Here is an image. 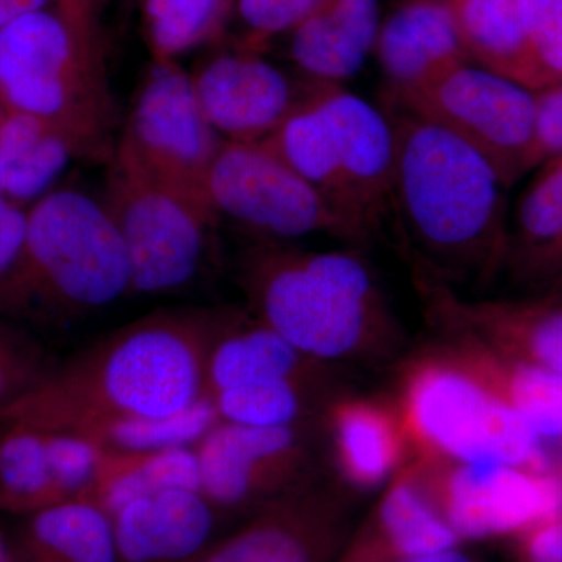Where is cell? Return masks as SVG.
I'll use <instances>...</instances> for the list:
<instances>
[{
  "mask_svg": "<svg viewBox=\"0 0 562 562\" xmlns=\"http://www.w3.org/2000/svg\"><path fill=\"white\" fill-rule=\"evenodd\" d=\"M235 308L157 310L58 362L38 390L0 417L94 443L132 422L171 419L206 398V364Z\"/></svg>",
  "mask_w": 562,
  "mask_h": 562,
  "instance_id": "1",
  "label": "cell"
},
{
  "mask_svg": "<svg viewBox=\"0 0 562 562\" xmlns=\"http://www.w3.org/2000/svg\"><path fill=\"white\" fill-rule=\"evenodd\" d=\"M382 109L394 136L390 225L413 279L482 290L508 257V188L452 133L387 99Z\"/></svg>",
  "mask_w": 562,
  "mask_h": 562,
  "instance_id": "2",
  "label": "cell"
},
{
  "mask_svg": "<svg viewBox=\"0 0 562 562\" xmlns=\"http://www.w3.org/2000/svg\"><path fill=\"white\" fill-rule=\"evenodd\" d=\"M238 281L247 310L314 360L379 364L401 349V324L361 251L258 241L243 255Z\"/></svg>",
  "mask_w": 562,
  "mask_h": 562,
  "instance_id": "3",
  "label": "cell"
},
{
  "mask_svg": "<svg viewBox=\"0 0 562 562\" xmlns=\"http://www.w3.org/2000/svg\"><path fill=\"white\" fill-rule=\"evenodd\" d=\"M127 295L131 260L103 203L76 190L38 199L29 211L24 257L0 310L63 325Z\"/></svg>",
  "mask_w": 562,
  "mask_h": 562,
  "instance_id": "4",
  "label": "cell"
},
{
  "mask_svg": "<svg viewBox=\"0 0 562 562\" xmlns=\"http://www.w3.org/2000/svg\"><path fill=\"white\" fill-rule=\"evenodd\" d=\"M394 405L412 457L550 471L541 436L487 390L442 339L402 366Z\"/></svg>",
  "mask_w": 562,
  "mask_h": 562,
  "instance_id": "5",
  "label": "cell"
},
{
  "mask_svg": "<svg viewBox=\"0 0 562 562\" xmlns=\"http://www.w3.org/2000/svg\"><path fill=\"white\" fill-rule=\"evenodd\" d=\"M101 202L127 249L132 295L172 294L199 279L220 222L209 203L155 176L122 140Z\"/></svg>",
  "mask_w": 562,
  "mask_h": 562,
  "instance_id": "6",
  "label": "cell"
},
{
  "mask_svg": "<svg viewBox=\"0 0 562 562\" xmlns=\"http://www.w3.org/2000/svg\"><path fill=\"white\" fill-rule=\"evenodd\" d=\"M0 102L60 124L94 154L103 149L113 111L103 58L60 13L32 11L0 27Z\"/></svg>",
  "mask_w": 562,
  "mask_h": 562,
  "instance_id": "7",
  "label": "cell"
},
{
  "mask_svg": "<svg viewBox=\"0 0 562 562\" xmlns=\"http://www.w3.org/2000/svg\"><path fill=\"white\" fill-rule=\"evenodd\" d=\"M384 99L439 125L490 162L506 188L541 166L536 92L461 63Z\"/></svg>",
  "mask_w": 562,
  "mask_h": 562,
  "instance_id": "8",
  "label": "cell"
},
{
  "mask_svg": "<svg viewBox=\"0 0 562 562\" xmlns=\"http://www.w3.org/2000/svg\"><path fill=\"white\" fill-rule=\"evenodd\" d=\"M203 188L217 216L231 217L260 241L324 233L361 249L319 192L262 143L224 140Z\"/></svg>",
  "mask_w": 562,
  "mask_h": 562,
  "instance_id": "9",
  "label": "cell"
},
{
  "mask_svg": "<svg viewBox=\"0 0 562 562\" xmlns=\"http://www.w3.org/2000/svg\"><path fill=\"white\" fill-rule=\"evenodd\" d=\"M319 422L294 427L220 422L192 449L201 491L220 512L235 513L313 482L321 476L314 446Z\"/></svg>",
  "mask_w": 562,
  "mask_h": 562,
  "instance_id": "10",
  "label": "cell"
},
{
  "mask_svg": "<svg viewBox=\"0 0 562 562\" xmlns=\"http://www.w3.org/2000/svg\"><path fill=\"white\" fill-rule=\"evenodd\" d=\"M327 125L330 202L361 246L390 225L394 136L390 117L342 85L317 83Z\"/></svg>",
  "mask_w": 562,
  "mask_h": 562,
  "instance_id": "11",
  "label": "cell"
},
{
  "mask_svg": "<svg viewBox=\"0 0 562 562\" xmlns=\"http://www.w3.org/2000/svg\"><path fill=\"white\" fill-rule=\"evenodd\" d=\"M409 461L458 538H487L561 516L562 476L552 471L438 458Z\"/></svg>",
  "mask_w": 562,
  "mask_h": 562,
  "instance_id": "12",
  "label": "cell"
},
{
  "mask_svg": "<svg viewBox=\"0 0 562 562\" xmlns=\"http://www.w3.org/2000/svg\"><path fill=\"white\" fill-rule=\"evenodd\" d=\"M121 140L155 176L210 205L203 184L224 139L206 121L191 74L179 63L154 60Z\"/></svg>",
  "mask_w": 562,
  "mask_h": 562,
  "instance_id": "13",
  "label": "cell"
},
{
  "mask_svg": "<svg viewBox=\"0 0 562 562\" xmlns=\"http://www.w3.org/2000/svg\"><path fill=\"white\" fill-rule=\"evenodd\" d=\"M414 280L428 322L442 336L473 339L562 375V297L469 299L442 284Z\"/></svg>",
  "mask_w": 562,
  "mask_h": 562,
  "instance_id": "14",
  "label": "cell"
},
{
  "mask_svg": "<svg viewBox=\"0 0 562 562\" xmlns=\"http://www.w3.org/2000/svg\"><path fill=\"white\" fill-rule=\"evenodd\" d=\"M191 80L206 121L222 139L233 143L269 138L316 83H297L258 52L239 47L202 61Z\"/></svg>",
  "mask_w": 562,
  "mask_h": 562,
  "instance_id": "15",
  "label": "cell"
},
{
  "mask_svg": "<svg viewBox=\"0 0 562 562\" xmlns=\"http://www.w3.org/2000/svg\"><path fill=\"white\" fill-rule=\"evenodd\" d=\"M222 514L199 487L138 495L111 514L117 562H190L216 541Z\"/></svg>",
  "mask_w": 562,
  "mask_h": 562,
  "instance_id": "16",
  "label": "cell"
},
{
  "mask_svg": "<svg viewBox=\"0 0 562 562\" xmlns=\"http://www.w3.org/2000/svg\"><path fill=\"white\" fill-rule=\"evenodd\" d=\"M321 425L336 473L353 490L371 491L390 483L412 457L394 402L344 391L325 408Z\"/></svg>",
  "mask_w": 562,
  "mask_h": 562,
  "instance_id": "17",
  "label": "cell"
},
{
  "mask_svg": "<svg viewBox=\"0 0 562 562\" xmlns=\"http://www.w3.org/2000/svg\"><path fill=\"white\" fill-rule=\"evenodd\" d=\"M317 476L266 505L249 524L216 539L190 562H319L328 490Z\"/></svg>",
  "mask_w": 562,
  "mask_h": 562,
  "instance_id": "18",
  "label": "cell"
},
{
  "mask_svg": "<svg viewBox=\"0 0 562 562\" xmlns=\"http://www.w3.org/2000/svg\"><path fill=\"white\" fill-rule=\"evenodd\" d=\"M341 368L302 353L249 310H233L206 364V398L233 387L341 375Z\"/></svg>",
  "mask_w": 562,
  "mask_h": 562,
  "instance_id": "19",
  "label": "cell"
},
{
  "mask_svg": "<svg viewBox=\"0 0 562 562\" xmlns=\"http://www.w3.org/2000/svg\"><path fill=\"white\" fill-rule=\"evenodd\" d=\"M387 90L401 91L469 61L447 0H409L395 10L375 41Z\"/></svg>",
  "mask_w": 562,
  "mask_h": 562,
  "instance_id": "20",
  "label": "cell"
},
{
  "mask_svg": "<svg viewBox=\"0 0 562 562\" xmlns=\"http://www.w3.org/2000/svg\"><path fill=\"white\" fill-rule=\"evenodd\" d=\"M505 269L536 292L562 286V155L543 161L520 194Z\"/></svg>",
  "mask_w": 562,
  "mask_h": 562,
  "instance_id": "21",
  "label": "cell"
},
{
  "mask_svg": "<svg viewBox=\"0 0 562 562\" xmlns=\"http://www.w3.org/2000/svg\"><path fill=\"white\" fill-rule=\"evenodd\" d=\"M379 36V0H325L292 31L291 58L308 80L342 85L357 76Z\"/></svg>",
  "mask_w": 562,
  "mask_h": 562,
  "instance_id": "22",
  "label": "cell"
},
{
  "mask_svg": "<svg viewBox=\"0 0 562 562\" xmlns=\"http://www.w3.org/2000/svg\"><path fill=\"white\" fill-rule=\"evenodd\" d=\"M469 61L532 92L557 81L542 68L528 38L520 0H447Z\"/></svg>",
  "mask_w": 562,
  "mask_h": 562,
  "instance_id": "23",
  "label": "cell"
},
{
  "mask_svg": "<svg viewBox=\"0 0 562 562\" xmlns=\"http://www.w3.org/2000/svg\"><path fill=\"white\" fill-rule=\"evenodd\" d=\"M439 338L541 439H562V375L517 360L473 339L442 335Z\"/></svg>",
  "mask_w": 562,
  "mask_h": 562,
  "instance_id": "24",
  "label": "cell"
},
{
  "mask_svg": "<svg viewBox=\"0 0 562 562\" xmlns=\"http://www.w3.org/2000/svg\"><path fill=\"white\" fill-rule=\"evenodd\" d=\"M94 154L55 122L7 110L0 139L2 195L14 203L38 199L77 155Z\"/></svg>",
  "mask_w": 562,
  "mask_h": 562,
  "instance_id": "25",
  "label": "cell"
},
{
  "mask_svg": "<svg viewBox=\"0 0 562 562\" xmlns=\"http://www.w3.org/2000/svg\"><path fill=\"white\" fill-rule=\"evenodd\" d=\"M18 554L24 562H117L113 522L101 506L72 501L25 514Z\"/></svg>",
  "mask_w": 562,
  "mask_h": 562,
  "instance_id": "26",
  "label": "cell"
},
{
  "mask_svg": "<svg viewBox=\"0 0 562 562\" xmlns=\"http://www.w3.org/2000/svg\"><path fill=\"white\" fill-rule=\"evenodd\" d=\"M341 392V375H333L233 387L211 395L209 401L220 420L227 424L294 427L319 422Z\"/></svg>",
  "mask_w": 562,
  "mask_h": 562,
  "instance_id": "27",
  "label": "cell"
},
{
  "mask_svg": "<svg viewBox=\"0 0 562 562\" xmlns=\"http://www.w3.org/2000/svg\"><path fill=\"white\" fill-rule=\"evenodd\" d=\"M379 522L387 543L403 558L447 552L458 542L457 532L436 508L409 460L384 492Z\"/></svg>",
  "mask_w": 562,
  "mask_h": 562,
  "instance_id": "28",
  "label": "cell"
},
{
  "mask_svg": "<svg viewBox=\"0 0 562 562\" xmlns=\"http://www.w3.org/2000/svg\"><path fill=\"white\" fill-rule=\"evenodd\" d=\"M0 512L31 514L61 503L52 472L46 432L2 425Z\"/></svg>",
  "mask_w": 562,
  "mask_h": 562,
  "instance_id": "29",
  "label": "cell"
},
{
  "mask_svg": "<svg viewBox=\"0 0 562 562\" xmlns=\"http://www.w3.org/2000/svg\"><path fill=\"white\" fill-rule=\"evenodd\" d=\"M155 61H177L184 52L217 38L232 16L233 0H140Z\"/></svg>",
  "mask_w": 562,
  "mask_h": 562,
  "instance_id": "30",
  "label": "cell"
},
{
  "mask_svg": "<svg viewBox=\"0 0 562 562\" xmlns=\"http://www.w3.org/2000/svg\"><path fill=\"white\" fill-rule=\"evenodd\" d=\"M57 364L32 336L0 325V417L38 390Z\"/></svg>",
  "mask_w": 562,
  "mask_h": 562,
  "instance_id": "31",
  "label": "cell"
},
{
  "mask_svg": "<svg viewBox=\"0 0 562 562\" xmlns=\"http://www.w3.org/2000/svg\"><path fill=\"white\" fill-rule=\"evenodd\" d=\"M325 0H233L232 14L244 29L239 49L258 52L273 36L292 32Z\"/></svg>",
  "mask_w": 562,
  "mask_h": 562,
  "instance_id": "32",
  "label": "cell"
},
{
  "mask_svg": "<svg viewBox=\"0 0 562 562\" xmlns=\"http://www.w3.org/2000/svg\"><path fill=\"white\" fill-rule=\"evenodd\" d=\"M520 14L542 68L562 83V0H520Z\"/></svg>",
  "mask_w": 562,
  "mask_h": 562,
  "instance_id": "33",
  "label": "cell"
},
{
  "mask_svg": "<svg viewBox=\"0 0 562 562\" xmlns=\"http://www.w3.org/2000/svg\"><path fill=\"white\" fill-rule=\"evenodd\" d=\"M27 225L29 211L0 195V301L24 257Z\"/></svg>",
  "mask_w": 562,
  "mask_h": 562,
  "instance_id": "34",
  "label": "cell"
},
{
  "mask_svg": "<svg viewBox=\"0 0 562 562\" xmlns=\"http://www.w3.org/2000/svg\"><path fill=\"white\" fill-rule=\"evenodd\" d=\"M538 143L542 160L562 155V83L536 92Z\"/></svg>",
  "mask_w": 562,
  "mask_h": 562,
  "instance_id": "35",
  "label": "cell"
},
{
  "mask_svg": "<svg viewBox=\"0 0 562 562\" xmlns=\"http://www.w3.org/2000/svg\"><path fill=\"white\" fill-rule=\"evenodd\" d=\"M58 13L88 50L102 57L98 20L103 0H57Z\"/></svg>",
  "mask_w": 562,
  "mask_h": 562,
  "instance_id": "36",
  "label": "cell"
},
{
  "mask_svg": "<svg viewBox=\"0 0 562 562\" xmlns=\"http://www.w3.org/2000/svg\"><path fill=\"white\" fill-rule=\"evenodd\" d=\"M530 562H562V519L546 522L528 543Z\"/></svg>",
  "mask_w": 562,
  "mask_h": 562,
  "instance_id": "37",
  "label": "cell"
},
{
  "mask_svg": "<svg viewBox=\"0 0 562 562\" xmlns=\"http://www.w3.org/2000/svg\"><path fill=\"white\" fill-rule=\"evenodd\" d=\"M49 0H0V27L22 14L44 10Z\"/></svg>",
  "mask_w": 562,
  "mask_h": 562,
  "instance_id": "38",
  "label": "cell"
},
{
  "mask_svg": "<svg viewBox=\"0 0 562 562\" xmlns=\"http://www.w3.org/2000/svg\"><path fill=\"white\" fill-rule=\"evenodd\" d=\"M397 562H473L471 558L465 557L460 552H454V550H447V552L435 553V554H425V557H413V558H402L401 561Z\"/></svg>",
  "mask_w": 562,
  "mask_h": 562,
  "instance_id": "39",
  "label": "cell"
},
{
  "mask_svg": "<svg viewBox=\"0 0 562 562\" xmlns=\"http://www.w3.org/2000/svg\"><path fill=\"white\" fill-rule=\"evenodd\" d=\"M0 562H16V557L11 552L2 532H0Z\"/></svg>",
  "mask_w": 562,
  "mask_h": 562,
  "instance_id": "40",
  "label": "cell"
},
{
  "mask_svg": "<svg viewBox=\"0 0 562 562\" xmlns=\"http://www.w3.org/2000/svg\"><path fill=\"white\" fill-rule=\"evenodd\" d=\"M7 109L0 102V139H2V125L3 121H5ZM0 195H2V157H0Z\"/></svg>",
  "mask_w": 562,
  "mask_h": 562,
  "instance_id": "41",
  "label": "cell"
},
{
  "mask_svg": "<svg viewBox=\"0 0 562 562\" xmlns=\"http://www.w3.org/2000/svg\"><path fill=\"white\" fill-rule=\"evenodd\" d=\"M2 435H3V427H2V425H0V439H2Z\"/></svg>",
  "mask_w": 562,
  "mask_h": 562,
  "instance_id": "42",
  "label": "cell"
}]
</instances>
